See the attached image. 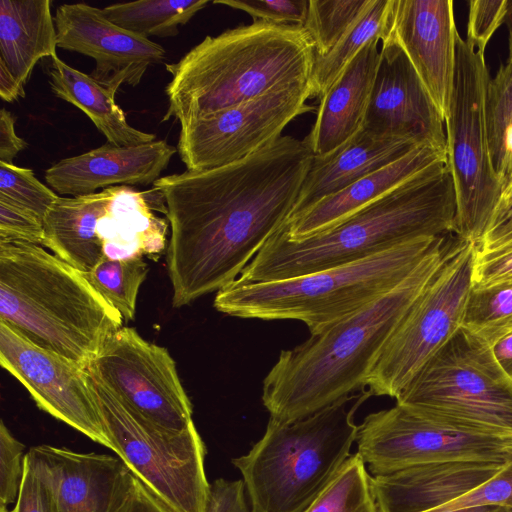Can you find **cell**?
<instances>
[{"mask_svg":"<svg viewBox=\"0 0 512 512\" xmlns=\"http://www.w3.org/2000/svg\"><path fill=\"white\" fill-rule=\"evenodd\" d=\"M313 157L303 140L281 136L237 162L154 182L171 228L166 265L173 307L239 277L288 221Z\"/></svg>","mask_w":512,"mask_h":512,"instance_id":"1","label":"cell"},{"mask_svg":"<svg viewBox=\"0 0 512 512\" xmlns=\"http://www.w3.org/2000/svg\"><path fill=\"white\" fill-rule=\"evenodd\" d=\"M441 236L394 289L357 313L282 350L263 380L270 417L290 423L364 388L386 341L444 261Z\"/></svg>","mask_w":512,"mask_h":512,"instance_id":"2","label":"cell"},{"mask_svg":"<svg viewBox=\"0 0 512 512\" xmlns=\"http://www.w3.org/2000/svg\"><path fill=\"white\" fill-rule=\"evenodd\" d=\"M455 216L453 178L443 159L328 230L292 240L280 228L236 280H284L356 262L411 240L453 232Z\"/></svg>","mask_w":512,"mask_h":512,"instance_id":"3","label":"cell"},{"mask_svg":"<svg viewBox=\"0 0 512 512\" xmlns=\"http://www.w3.org/2000/svg\"><path fill=\"white\" fill-rule=\"evenodd\" d=\"M314 44L303 28L263 20L206 36L166 64L168 109L180 124L275 90L311 85Z\"/></svg>","mask_w":512,"mask_h":512,"instance_id":"4","label":"cell"},{"mask_svg":"<svg viewBox=\"0 0 512 512\" xmlns=\"http://www.w3.org/2000/svg\"><path fill=\"white\" fill-rule=\"evenodd\" d=\"M0 321L84 368L121 328L85 275L41 245L0 240Z\"/></svg>","mask_w":512,"mask_h":512,"instance_id":"5","label":"cell"},{"mask_svg":"<svg viewBox=\"0 0 512 512\" xmlns=\"http://www.w3.org/2000/svg\"><path fill=\"white\" fill-rule=\"evenodd\" d=\"M371 393L362 388L305 418H269L250 451L232 459L252 512H304L351 456L354 417Z\"/></svg>","mask_w":512,"mask_h":512,"instance_id":"6","label":"cell"},{"mask_svg":"<svg viewBox=\"0 0 512 512\" xmlns=\"http://www.w3.org/2000/svg\"><path fill=\"white\" fill-rule=\"evenodd\" d=\"M441 236L422 237L368 258L302 275L255 283L237 280L219 290L214 307L260 320H297L311 334L357 313L399 285Z\"/></svg>","mask_w":512,"mask_h":512,"instance_id":"7","label":"cell"},{"mask_svg":"<svg viewBox=\"0 0 512 512\" xmlns=\"http://www.w3.org/2000/svg\"><path fill=\"white\" fill-rule=\"evenodd\" d=\"M396 403L467 433L512 436V380L491 346L463 326L423 365Z\"/></svg>","mask_w":512,"mask_h":512,"instance_id":"8","label":"cell"},{"mask_svg":"<svg viewBox=\"0 0 512 512\" xmlns=\"http://www.w3.org/2000/svg\"><path fill=\"white\" fill-rule=\"evenodd\" d=\"M88 375L111 450L128 470L169 512H206L211 483L194 423L182 431L163 428Z\"/></svg>","mask_w":512,"mask_h":512,"instance_id":"9","label":"cell"},{"mask_svg":"<svg viewBox=\"0 0 512 512\" xmlns=\"http://www.w3.org/2000/svg\"><path fill=\"white\" fill-rule=\"evenodd\" d=\"M484 53L458 34L453 87L444 120L446 158L456 195L453 232L479 245L501 200L503 186L490 157Z\"/></svg>","mask_w":512,"mask_h":512,"instance_id":"10","label":"cell"},{"mask_svg":"<svg viewBox=\"0 0 512 512\" xmlns=\"http://www.w3.org/2000/svg\"><path fill=\"white\" fill-rule=\"evenodd\" d=\"M477 245L457 237L443 263L381 350L364 388L397 398L423 365L462 326Z\"/></svg>","mask_w":512,"mask_h":512,"instance_id":"11","label":"cell"},{"mask_svg":"<svg viewBox=\"0 0 512 512\" xmlns=\"http://www.w3.org/2000/svg\"><path fill=\"white\" fill-rule=\"evenodd\" d=\"M311 85L275 90L180 124L177 152L189 171L242 160L279 139L296 117L315 108Z\"/></svg>","mask_w":512,"mask_h":512,"instance_id":"12","label":"cell"},{"mask_svg":"<svg viewBox=\"0 0 512 512\" xmlns=\"http://www.w3.org/2000/svg\"><path fill=\"white\" fill-rule=\"evenodd\" d=\"M504 440L467 433L396 403L359 425L358 453L373 475L452 460L508 462Z\"/></svg>","mask_w":512,"mask_h":512,"instance_id":"13","label":"cell"},{"mask_svg":"<svg viewBox=\"0 0 512 512\" xmlns=\"http://www.w3.org/2000/svg\"><path fill=\"white\" fill-rule=\"evenodd\" d=\"M108 390L153 423L182 431L193 422V407L168 350L148 342L132 327H121L88 366Z\"/></svg>","mask_w":512,"mask_h":512,"instance_id":"14","label":"cell"},{"mask_svg":"<svg viewBox=\"0 0 512 512\" xmlns=\"http://www.w3.org/2000/svg\"><path fill=\"white\" fill-rule=\"evenodd\" d=\"M0 364L41 410L111 450L87 368L33 344L3 321Z\"/></svg>","mask_w":512,"mask_h":512,"instance_id":"15","label":"cell"},{"mask_svg":"<svg viewBox=\"0 0 512 512\" xmlns=\"http://www.w3.org/2000/svg\"><path fill=\"white\" fill-rule=\"evenodd\" d=\"M380 60L362 129L401 138L446 156L444 119L402 48L381 40Z\"/></svg>","mask_w":512,"mask_h":512,"instance_id":"16","label":"cell"},{"mask_svg":"<svg viewBox=\"0 0 512 512\" xmlns=\"http://www.w3.org/2000/svg\"><path fill=\"white\" fill-rule=\"evenodd\" d=\"M54 22L57 47L94 59L90 76L114 94L121 85L137 86L151 65L166 58L161 45L119 27L102 9L85 3L60 5Z\"/></svg>","mask_w":512,"mask_h":512,"instance_id":"17","label":"cell"},{"mask_svg":"<svg viewBox=\"0 0 512 512\" xmlns=\"http://www.w3.org/2000/svg\"><path fill=\"white\" fill-rule=\"evenodd\" d=\"M452 0H393L381 37L405 52L445 120L453 87L456 37Z\"/></svg>","mask_w":512,"mask_h":512,"instance_id":"18","label":"cell"},{"mask_svg":"<svg viewBox=\"0 0 512 512\" xmlns=\"http://www.w3.org/2000/svg\"><path fill=\"white\" fill-rule=\"evenodd\" d=\"M176 151L165 140L134 146L106 142L55 163L45 171V180L54 192L72 197L116 186L154 184Z\"/></svg>","mask_w":512,"mask_h":512,"instance_id":"19","label":"cell"},{"mask_svg":"<svg viewBox=\"0 0 512 512\" xmlns=\"http://www.w3.org/2000/svg\"><path fill=\"white\" fill-rule=\"evenodd\" d=\"M26 455L48 478L57 512H112L130 472L119 457L48 444Z\"/></svg>","mask_w":512,"mask_h":512,"instance_id":"20","label":"cell"},{"mask_svg":"<svg viewBox=\"0 0 512 512\" xmlns=\"http://www.w3.org/2000/svg\"><path fill=\"white\" fill-rule=\"evenodd\" d=\"M507 462L452 460L372 476L380 512H429L497 475Z\"/></svg>","mask_w":512,"mask_h":512,"instance_id":"21","label":"cell"},{"mask_svg":"<svg viewBox=\"0 0 512 512\" xmlns=\"http://www.w3.org/2000/svg\"><path fill=\"white\" fill-rule=\"evenodd\" d=\"M379 42L370 40L320 98L315 122L303 139L314 156L332 152L362 128L380 60Z\"/></svg>","mask_w":512,"mask_h":512,"instance_id":"22","label":"cell"},{"mask_svg":"<svg viewBox=\"0 0 512 512\" xmlns=\"http://www.w3.org/2000/svg\"><path fill=\"white\" fill-rule=\"evenodd\" d=\"M418 146L407 139L375 137L361 128L332 152L313 157L289 219Z\"/></svg>","mask_w":512,"mask_h":512,"instance_id":"23","label":"cell"},{"mask_svg":"<svg viewBox=\"0 0 512 512\" xmlns=\"http://www.w3.org/2000/svg\"><path fill=\"white\" fill-rule=\"evenodd\" d=\"M445 155L418 146L399 160L356 181L290 218L282 227L292 240H300L335 226L356 211L385 196L397 186Z\"/></svg>","mask_w":512,"mask_h":512,"instance_id":"24","label":"cell"},{"mask_svg":"<svg viewBox=\"0 0 512 512\" xmlns=\"http://www.w3.org/2000/svg\"><path fill=\"white\" fill-rule=\"evenodd\" d=\"M116 187L75 197H58L44 220L42 246L69 265L86 273L103 258L97 224Z\"/></svg>","mask_w":512,"mask_h":512,"instance_id":"25","label":"cell"},{"mask_svg":"<svg viewBox=\"0 0 512 512\" xmlns=\"http://www.w3.org/2000/svg\"><path fill=\"white\" fill-rule=\"evenodd\" d=\"M50 0L0 1V65L23 86L35 65L56 54Z\"/></svg>","mask_w":512,"mask_h":512,"instance_id":"26","label":"cell"},{"mask_svg":"<svg viewBox=\"0 0 512 512\" xmlns=\"http://www.w3.org/2000/svg\"><path fill=\"white\" fill-rule=\"evenodd\" d=\"M168 223L152 212L145 193L116 186L97 224L104 257L123 260L158 256L165 247Z\"/></svg>","mask_w":512,"mask_h":512,"instance_id":"27","label":"cell"},{"mask_svg":"<svg viewBox=\"0 0 512 512\" xmlns=\"http://www.w3.org/2000/svg\"><path fill=\"white\" fill-rule=\"evenodd\" d=\"M53 94L79 108L106 137L117 146H134L155 141V135L132 127L124 111L116 104L115 94L90 75L79 71L57 55L46 65Z\"/></svg>","mask_w":512,"mask_h":512,"instance_id":"28","label":"cell"},{"mask_svg":"<svg viewBox=\"0 0 512 512\" xmlns=\"http://www.w3.org/2000/svg\"><path fill=\"white\" fill-rule=\"evenodd\" d=\"M392 2L393 0H372L333 49L327 55L315 58L310 83L313 97L320 99L370 40H381Z\"/></svg>","mask_w":512,"mask_h":512,"instance_id":"29","label":"cell"},{"mask_svg":"<svg viewBox=\"0 0 512 512\" xmlns=\"http://www.w3.org/2000/svg\"><path fill=\"white\" fill-rule=\"evenodd\" d=\"M207 0H141L106 6L104 15L119 27L148 38L172 37L179 26L188 23L202 10Z\"/></svg>","mask_w":512,"mask_h":512,"instance_id":"30","label":"cell"},{"mask_svg":"<svg viewBox=\"0 0 512 512\" xmlns=\"http://www.w3.org/2000/svg\"><path fill=\"white\" fill-rule=\"evenodd\" d=\"M485 108L491 162L504 190L512 178V62L489 80Z\"/></svg>","mask_w":512,"mask_h":512,"instance_id":"31","label":"cell"},{"mask_svg":"<svg viewBox=\"0 0 512 512\" xmlns=\"http://www.w3.org/2000/svg\"><path fill=\"white\" fill-rule=\"evenodd\" d=\"M304 512H380L372 487V476L358 452L346 460Z\"/></svg>","mask_w":512,"mask_h":512,"instance_id":"32","label":"cell"},{"mask_svg":"<svg viewBox=\"0 0 512 512\" xmlns=\"http://www.w3.org/2000/svg\"><path fill=\"white\" fill-rule=\"evenodd\" d=\"M147 273L148 266L142 257L123 260L104 257L93 269L83 274L123 320L131 321L135 316L139 288Z\"/></svg>","mask_w":512,"mask_h":512,"instance_id":"33","label":"cell"},{"mask_svg":"<svg viewBox=\"0 0 512 512\" xmlns=\"http://www.w3.org/2000/svg\"><path fill=\"white\" fill-rule=\"evenodd\" d=\"M462 326L490 346L512 332V282L472 286Z\"/></svg>","mask_w":512,"mask_h":512,"instance_id":"34","label":"cell"},{"mask_svg":"<svg viewBox=\"0 0 512 512\" xmlns=\"http://www.w3.org/2000/svg\"><path fill=\"white\" fill-rule=\"evenodd\" d=\"M372 0H309L303 28L316 57L327 55L353 26Z\"/></svg>","mask_w":512,"mask_h":512,"instance_id":"35","label":"cell"},{"mask_svg":"<svg viewBox=\"0 0 512 512\" xmlns=\"http://www.w3.org/2000/svg\"><path fill=\"white\" fill-rule=\"evenodd\" d=\"M0 197L44 220L59 195L42 184L29 168L0 162Z\"/></svg>","mask_w":512,"mask_h":512,"instance_id":"36","label":"cell"},{"mask_svg":"<svg viewBox=\"0 0 512 512\" xmlns=\"http://www.w3.org/2000/svg\"><path fill=\"white\" fill-rule=\"evenodd\" d=\"M25 445L0 423V507L15 504L25 469Z\"/></svg>","mask_w":512,"mask_h":512,"instance_id":"37","label":"cell"},{"mask_svg":"<svg viewBox=\"0 0 512 512\" xmlns=\"http://www.w3.org/2000/svg\"><path fill=\"white\" fill-rule=\"evenodd\" d=\"M213 3L245 11L254 21L300 26L305 23L309 6V0H216Z\"/></svg>","mask_w":512,"mask_h":512,"instance_id":"38","label":"cell"},{"mask_svg":"<svg viewBox=\"0 0 512 512\" xmlns=\"http://www.w3.org/2000/svg\"><path fill=\"white\" fill-rule=\"evenodd\" d=\"M499 506L512 511V461L486 483L442 507L429 512H447L472 506Z\"/></svg>","mask_w":512,"mask_h":512,"instance_id":"39","label":"cell"},{"mask_svg":"<svg viewBox=\"0 0 512 512\" xmlns=\"http://www.w3.org/2000/svg\"><path fill=\"white\" fill-rule=\"evenodd\" d=\"M506 282H512V239L487 248L477 246L472 286L486 287Z\"/></svg>","mask_w":512,"mask_h":512,"instance_id":"40","label":"cell"},{"mask_svg":"<svg viewBox=\"0 0 512 512\" xmlns=\"http://www.w3.org/2000/svg\"><path fill=\"white\" fill-rule=\"evenodd\" d=\"M8 512H57L51 484L41 470L27 455L18 498Z\"/></svg>","mask_w":512,"mask_h":512,"instance_id":"41","label":"cell"},{"mask_svg":"<svg viewBox=\"0 0 512 512\" xmlns=\"http://www.w3.org/2000/svg\"><path fill=\"white\" fill-rule=\"evenodd\" d=\"M507 0H471L466 42L484 53L485 48L505 21Z\"/></svg>","mask_w":512,"mask_h":512,"instance_id":"42","label":"cell"},{"mask_svg":"<svg viewBox=\"0 0 512 512\" xmlns=\"http://www.w3.org/2000/svg\"><path fill=\"white\" fill-rule=\"evenodd\" d=\"M43 221L29 210L0 197V240L42 246Z\"/></svg>","mask_w":512,"mask_h":512,"instance_id":"43","label":"cell"},{"mask_svg":"<svg viewBox=\"0 0 512 512\" xmlns=\"http://www.w3.org/2000/svg\"><path fill=\"white\" fill-rule=\"evenodd\" d=\"M242 480L216 479L211 483L206 512H252Z\"/></svg>","mask_w":512,"mask_h":512,"instance_id":"44","label":"cell"},{"mask_svg":"<svg viewBox=\"0 0 512 512\" xmlns=\"http://www.w3.org/2000/svg\"><path fill=\"white\" fill-rule=\"evenodd\" d=\"M512 239V197L499 202L479 245L487 248Z\"/></svg>","mask_w":512,"mask_h":512,"instance_id":"45","label":"cell"},{"mask_svg":"<svg viewBox=\"0 0 512 512\" xmlns=\"http://www.w3.org/2000/svg\"><path fill=\"white\" fill-rule=\"evenodd\" d=\"M15 117L2 108L0 111V162L13 164L17 154L27 147V142L17 136Z\"/></svg>","mask_w":512,"mask_h":512,"instance_id":"46","label":"cell"},{"mask_svg":"<svg viewBox=\"0 0 512 512\" xmlns=\"http://www.w3.org/2000/svg\"><path fill=\"white\" fill-rule=\"evenodd\" d=\"M491 350L501 369L512 380V332L493 343Z\"/></svg>","mask_w":512,"mask_h":512,"instance_id":"47","label":"cell"},{"mask_svg":"<svg viewBox=\"0 0 512 512\" xmlns=\"http://www.w3.org/2000/svg\"><path fill=\"white\" fill-rule=\"evenodd\" d=\"M0 96L6 102L25 97L24 86L3 65H0Z\"/></svg>","mask_w":512,"mask_h":512,"instance_id":"48","label":"cell"},{"mask_svg":"<svg viewBox=\"0 0 512 512\" xmlns=\"http://www.w3.org/2000/svg\"><path fill=\"white\" fill-rule=\"evenodd\" d=\"M447 512H512L506 508L499 507V506H472V507H466L456 510H451Z\"/></svg>","mask_w":512,"mask_h":512,"instance_id":"49","label":"cell"},{"mask_svg":"<svg viewBox=\"0 0 512 512\" xmlns=\"http://www.w3.org/2000/svg\"><path fill=\"white\" fill-rule=\"evenodd\" d=\"M504 23L509 31V58L508 62H512V0H507V12Z\"/></svg>","mask_w":512,"mask_h":512,"instance_id":"50","label":"cell"},{"mask_svg":"<svg viewBox=\"0 0 512 512\" xmlns=\"http://www.w3.org/2000/svg\"><path fill=\"white\" fill-rule=\"evenodd\" d=\"M504 453L507 461H512V436L504 440Z\"/></svg>","mask_w":512,"mask_h":512,"instance_id":"51","label":"cell"},{"mask_svg":"<svg viewBox=\"0 0 512 512\" xmlns=\"http://www.w3.org/2000/svg\"><path fill=\"white\" fill-rule=\"evenodd\" d=\"M511 197H512V178L509 181V183L505 186L500 201L509 199Z\"/></svg>","mask_w":512,"mask_h":512,"instance_id":"52","label":"cell"},{"mask_svg":"<svg viewBox=\"0 0 512 512\" xmlns=\"http://www.w3.org/2000/svg\"><path fill=\"white\" fill-rule=\"evenodd\" d=\"M0 512H8V508L0 507Z\"/></svg>","mask_w":512,"mask_h":512,"instance_id":"53","label":"cell"}]
</instances>
